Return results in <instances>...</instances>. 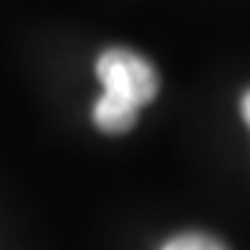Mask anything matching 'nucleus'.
<instances>
[{
  "instance_id": "f257e3e1",
  "label": "nucleus",
  "mask_w": 250,
  "mask_h": 250,
  "mask_svg": "<svg viewBox=\"0 0 250 250\" xmlns=\"http://www.w3.org/2000/svg\"><path fill=\"white\" fill-rule=\"evenodd\" d=\"M103 95L92 108V120L106 134H125L136 125L139 108L159 95V72L147 59L125 47H108L98 59Z\"/></svg>"
},
{
  "instance_id": "f03ea898",
  "label": "nucleus",
  "mask_w": 250,
  "mask_h": 250,
  "mask_svg": "<svg viewBox=\"0 0 250 250\" xmlns=\"http://www.w3.org/2000/svg\"><path fill=\"white\" fill-rule=\"evenodd\" d=\"M161 250H228V248L208 233H178L170 242H164Z\"/></svg>"
},
{
  "instance_id": "7ed1b4c3",
  "label": "nucleus",
  "mask_w": 250,
  "mask_h": 250,
  "mask_svg": "<svg viewBox=\"0 0 250 250\" xmlns=\"http://www.w3.org/2000/svg\"><path fill=\"white\" fill-rule=\"evenodd\" d=\"M242 117H245V123L250 125V89L245 92V98H242Z\"/></svg>"
}]
</instances>
